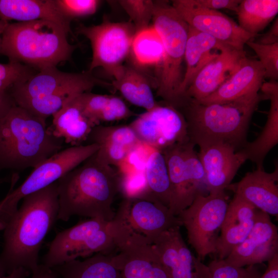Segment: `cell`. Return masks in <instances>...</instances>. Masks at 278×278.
Segmentation results:
<instances>
[{"label": "cell", "instance_id": "1", "mask_svg": "<svg viewBox=\"0 0 278 278\" xmlns=\"http://www.w3.org/2000/svg\"><path fill=\"white\" fill-rule=\"evenodd\" d=\"M22 200L4 229L0 277L19 268L31 274L38 267L43 241L57 220V181L25 197Z\"/></svg>", "mask_w": 278, "mask_h": 278}, {"label": "cell", "instance_id": "2", "mask_svg": "<svg viewBox=\"0 0 278 278\" xmlns=\"http://www.w3.org/2000/svg\"><path fill=\"white\" fill-rule=\"evenodd\" d=\"M95 153L57 181V220L66 221L73 216L108 222L113 219L112 204L120 192V177Z\"/></svg>", "mask_w": 278, "mask_h": 278}, {"label": "cell", "instance_id": "3", "mask_svg": "<svg viewBox=\"0 0 278 278\" xmlns=\"http://www.w3.org/2000/svg\"><path fill=\"white\" fill-rule=\"evenodd\" d=\"M252 91L234 100L224 103L202 104L184 98L177 108L184 116L190 142L195 145L223 143L236 151L248 142V130L259 102L266 99Z\"/></svg>", "mask_w": 278, "mask_h": 278}, {"label": "cell", "instance_id": "4", "mask_svg": "<svg viewBox=\"0 0 278 278\" xmlns=\"http://www.w3.org/2000/svg\"><path fill=\"white\" fill-rule=\"evenodd\" d=\"M46 120L15 105L0 119V170L35 168L62 149Z\"/></svg>", "mask_w": 278, "mask_h": 278}, {"label": "cell", "instance_id": "5", "mask_svg": "<svg viewBox=\"0 0 278 278\" xmlns=\"http://www.w3.org/2000/svg\"><path fill=\"white\" fill-rule=\"evenodd\" d=\"M57 24L45 20L10 23L3 35L0 54L9 62L20 63L38 71L70 60L77 45Z\"/></svg>", "mask_w": 278, "mask_h": 278}, {"label": "cell", "instance_id": "6", "mask_svg": "<svg viewBox=\"0 0 278 278\" xmlns=\"http://www.w3.org/2000/svg\"><path fill=\"white\" fill-rule=\"evenodd\" d=\"M152 21L164 48L157 95L166 104L177 108L180 100L179 89L183 78L182 64L189 26L173 6L165 1H154Z\"/></svg>", "mask_w": 278, "mask_h": 278}, {"label": "cell", "instance_id": "7", "mask_svg": "<svg viewBox=\"0 0 278 278\" xmlns=\"http://www.w3.org/2000/svg\"><path fill=\"white\" fill-rule=\"evenodd\" d=\"M98 149L96 144L71 146L61 150L34 168L19 187L11 189L0 201V230H4L18 210L19 203L25 197L57 182Z\"/></svg>", "mask_w": 278, "mask_h": 278}, {"label": "cell", "instance_id": "8", "mask_svg": "<svg viewBox=\"0 0 278 278\" xmlns=\"http://www.w3.org/2000/svg\"><path fill=\"white\" fill-rule=\"evenodd\" d=\"M111 225L121 278H171L152 244L132 229L123 213L115 214Z\"/></svg>", "mask_w": 278, "mask_h": 278}, {"label": "cell", "instance_id": "9", "mask_svg": "<svg viewBox=\"0 0 278 278\" xmlns=\"http://www.w3.org/2000/svg\"><path fill=\"white\" fill-rule=\"evenodd\" d=\"M111 221L90 218L59 232L50 244L42 264L51 268L79 257L109 253L115 249Z\"/></svg>", "mask_w": 278, "mask_h": 278}, {"label": "cell", "instance_id": "10", "mask_svg": "<svg viewBox=\"0 0 278 278\" xmlns=\"http://www.w3.org/2000/svg\"><path fill=\"white\" fill-rule=\"evenodd\" d=\"M191 142L173 145L161 152L167 168L171 188L169 209L177 216L199 195H207L204 171Z\"/></svg>", "mask_w": 278, "mask_h": 278}, {"label": "cell", "instance_id": "11", "mask_svg": "<svg viewBox=\"0 0 278 278\" xmlns=\"http://www.w3.org/2000/svg\"><path fill=\"white\" fill-rule=\"evenodd\" d=\"M228 203L224 192L199 195L178 218L186 228L188 240L197 258L204 260L215 253L216 242L227 213Z\"/></svg>", "mask_w": 278, "mask_h": 278}, {"label": "cell", "instance_id": "12", "mask_svg": "<svg viewBox=\"0 0 278 278\" xmlns=\"http://www.w3.org/2000/svg\"><path fill=\"white\" fill-rule=\"evenodd\" d=\"M76 32L88 39L91 45L92 58L88 70L101 67L112 76L130 54L136 31L129 21L113 22L104 18L98 25L80 24Z\"/></svg>", "mask_w": 278, "mask_h": 278}, {"label": "cell", "instance_id": "13", "mask_svg": "<svg viewBox=\"0 0 278 278\" xmlns=\"http://www.w3.org/2000/svg\"><path fill=\"white\" fill-rule=\"evenodd\" d=\"M95 86L113 90L111 83L97 78L89 70L80 73H69L53 66L38 71L24 82L14 85L8 92L15 101L50 95H77L91 92Z\"/></svg>", "mask_w": 278, "mask_h": 278}, {"label": "cell", "instance_id": "14", "mask_svg": "<svg viewBox=\"0 0 278 278\" xmlns=\"http://www.w3.org/2000/svg\"><path fill=\"white\" fill-rule=\"evenodd\" d=\"M128 125L142 143L160 152L190 141L184 116L175 107L166 103L158 104L137 115Z\"/></svg>", "mask_w": 278, "mask_h": 278}, {"label": "cell", "instance_id": "15", "mask_svg": "<svg viewBox=\"0 0 278 278\" xmlns=\"http://www.w3.org/2000/svg\"><path fill=\"white\" fill-rule=\"evenodd\" d=\"M172 6L189 27L238 50H244L246 43L255 37L224 14L203 7L195 0H175Z\"/></svg>", "mask_w": 278, "mask_h": 278}, {"label": "cell", "instance_id": "16", "mask_svg": "<svg viewBox=\"0 0 278 278\" xmlns=\"http://www.w3.org/2000/svg\"><path fill=\"white\" fill-rule=\"evenodd\" d=\"M277 253V228L269 215L257 209L249 235L223 259L228 264L244 267L268 262Z\"/></svg>", "mask_w": 278, "mask_h": 278}, {"label": "cell", "instance_id": "17", "mask_svg": "<svg viewBox=\"0 0 278 278\" xmlns=\"http://www.w3.org/2000/svg\"><path fill=\"white\" fill-rule=\"evenodd\" d=\"M120 205L129 225L151 244L164 232L182 226L168 207L151 198H124Z\"/></svg>", "mask_w": 278, "mask_h": 278}, {"label": "cell", "instance_id": "18", "mask_svg": "<svg viewBox=\"0 0 278 278\" xmlns=\"http://www.w3.org/2000/svg\"><path fill=\"white\" fill-rule=\"evenodd\" d=\"M199 147L198 155L204 171L208 194L224 192L247 160L239 151L225 143L204 144Z\"/></svg>", "mask_w": 278, "mask_h": 278}, {"label": "cell", "instance_id": "19", "mask_svg": "<svg viewBox=\"0 0 278 278\" xmlns=\"http://www.w3.org/2000/svg\"><path fill=\"white\" fill-rule=\"evenodd\" d=\"M245 57L244 50L230 46L224 47L199 72L185 92L182 99L200 101L211 95L233 74Z\"/></svg>", "mask_w": 278, "mask_h": 278}, {"label": "cell", "instance_id": "20", "mask_svg": "<svg viewBox=\"0 0 278 278\" xmlns=\"http://www.w3.org/2000/svg\"><path fill=\"white\" fill-rule=\"evenodd\" d=\"M257 209L234 194L228 204L220 234L216 242L217 258H225L236 246L247 238L253 227Z\"/></svg>", "mask_w": 278, "mask_h": 278}, {"label": "cell", "instance_id": "21", "mask_svg": "<svg viewBox=\"0 0 278 278\" xmlns=\"http://www.w3.org/2000/svg\"><path fill=\"white\" fill-rule=\"evenodd\" d=\"M278 168L272 172L256 168L232 185L234 194L268 215H278Z\"/></svg>", "mask_w": 278, "mask_h": 278}, {"label": "cell", "instance_id": "22", "mask_svg": "<svg viewBox=\"0 0 278 278\" xmlns=\"http://www.w3.org/2000/svg\"><path fill=\"white\" fill-rule=\"evenodd\" d=\"M87 141L98 146L95 155L99 161L115 168L141 142L128 125L95 126Z\"/></svg>", "mask_w": 278, "mask_h": 278}, {"label": "cell", "instance_id": "23", "mask_svg": "<svg viewBox=\"0 0 278 278\" xmlns=\"http://www.w3.org/2000/svg\"><path fill=\"white\" fill-rule=\"evenodd\" d=\"M270 106L265 126L259 135L251 142H247L238 150L245 158L256 166L264 168V162L268 153L278 143V82L270 80L263 82L260 89Z\"/></svg>", "mask_w": 278, "mask_h": 278}, {"label": "cell", "instance_id": "24", "mask_svg": "<svg viewBox=\"0 0 278 278\" xmlns=\"http://www.w3.org/2000/svg\"><path fill=\"white\" fill-rule=\"evenodd\" d=\"M265 79L264 68L258 60L246 56L233 74L214 93L198 102L204 105L224 103L260 90Z\"/></svg>", "mask_w": 278, "mask_h": 278}, {"label": "cell", "instance_id": "25", "mask_svg": "<svg viewBox=\"0 0 278 278\" xmlns=\"http://www.w3.org/2000/svg\"><path fill=\"white\" fill-rule=\"evenodd\" d=\"M226 46H229L189 26L184 54L186 71L179 89V104L199 72Z\"/></svg>", "mask_w": 278, "mask_h": 278}, {"label": "cell", "instance_id": "26", "mask_svg": "<svg viewBox=\"0 0 278 278\" xmlns=\"http://www.w3.org/2000/svg\"><path fill=\"white\" fill-rule=\"evenodd\" d=\"M0 20L29 22L45 20L54 22L72 33L71 21L59 11L54 0H0Z\"/></svg>", "mask_w": 278, "mask_h": 278}, {"label": "cell", "instance_id": "27", "mask_svg": "<svg viewBox=\"0 0 278 278\" xmlns=\"http://www.w3.org/2000/svg\"><path fill=\"white\" fill-rule=\"evenodd\" d=\"M76 96L52 116L53 124L49 127L55 137L62 139L71 146L82 145L95 126L82 112L75 100Z\"/></svg>", "mask_w": 278, "mask_h": 278}, {"label": "cell", "instance_id": "28", "mask_svg": "<svg viewBox=\"0 0 278 278\" xmlns=\"http://www.w3.org/2000/svg\"><path fill=\"white\" fill-rule=\"evenodd\" d=\"M112 76L113 90L119 91L132 105L149 111L159 104L154 99L151 82L139 68L122 65Z\"/></svg>", "mask_w": 278, "mask_h": 278}, {"label": "cell", "instance_id": "29", "mask_svg": "<svg viewBox=\"0 0 278 278\" xmlns=\"http://www.w3.org/2000/svg\"><path fill=\"white\" fill-rule=\"evenodd\" d=\"M75 98L83 114L95 126L137 115L116 96L87 92L76 95Z\"/></svg>", "mask_w": 278, "mask_h": 278}, {"label": "cell", "instance_id": "30", "mask_svg": "<svg viewBox=\"0 0 278 278\" xmlns=\"http://www.w3.org/2000/svg\"><path fill=\"white\" fill-rule=\"evenodd\" d=\"M62 278H121L115 254L100 252L51 268Z\"/></svg>", "mask_w": 278, "mask_h": 278}, {"label": "cell", "instance_id": "31", "mask_svg": "<svg viewBox=\"0 0 278 278\" xmlns=\"http://www.w3.org/2000/svg\"><path fill=\"white\" fill-rule=\"evenodd\" d=\"M277 0H244L236 13L238 25L245 31L255 36L276 16Z\"/></svg>", "mask_w": 278, "mask_h": 278}, {"label": "cell", "instance_id": "32", "mask_svg": "<svg viewBox=\"0 0 278 278\" xmlns=\"http://www.w3.org/2000/svg\"><path fill=\"white\" fill-rule=\"evenodd\" d=\"M130 53L137 67L161 66L164 48L161 38L152 25L135 33Z\"/></svg>", "mask_w": 278, "mask_h": 278}, {"label": "cell", "instance_id": "33", "mask_svg": "<svg viewBox=\"0 0 278 278\" xmlns=\"http://www.w3.org/2000/svg\"><path fill=\"white\" fill-rule=\"evenodd\" d=\"M145 174L147 193L144 197L152 198L169 208L170 183L166 162L160 151L155 150L151 154L146 163Z\"/></svg>", "mask_w": 278, "mask_h": 278}, {"label": "cell", "instance_id": "34", "mask_svg": "<svg viewBox=\"0 0 278 278\" xmlns=\"http://www.w3.org/2000/svg\"><path fill=\"white\" fill-rule=\"evenodd\" d=\"M239 267L216 258L207 266L201 263L197 267L199 278H259L261 274L254 266Z\"/></svg>", "mask_w": 278, "mask_h": 278}, {"label": "cell", "instance_id": "35", "mask_svg": "<svg viewBox=\"0 0 278 278\" xmlns=\"http://www.w3.org/2000/svg\"><path fill=\"white\" fill-rule=\"evenodd\" d=\"M119 4L129 16L136 32L146 28L152 19L154 1L150 0H123Z\"/></svg>", "mask_w": 278, "mask_h": 278}, {"label": "cell", "instance_id": "36", "mask_svg": "<svg viewBox=\"0 0 278 278\" xmlns=\"http://www.w3.org/2000/svg\"><path fill=\"white\" fill-rule=\"evenodd\" d=\"M37 72L20 63H0V91H8L14 85L24 82Z\"/></svg>", "mask_w": 278, "mask_h": 278}, {"label": "cell", "instance_id": "37", "mask_svg": "<svg viewBox=\"0 0 278 278\" xmlns=\"http://www.w3.org/2000/svg\"><path fill=\"white\" fill-rule=\"evenodd\" d=\"M247 44L255 53L265 72V78L277 81L278 79V43L263 45L248 41Z\"/></svg>", "mask_w": 278, "mask_h": 278}, {"label": "cell", "instance_id": "38", "mask_svg": "<svg viewBox=\"0 0 278 278\" xmlns=\"http://www.w3.org/2000/svg\"><path fill=\"white\" fill-rule=\"evenodd\" d=\"M155 150H157L140 142L128 153L115 169L119 176L145 171L148 158Z\"/></svg>", "mask_w": 278, "mask_h": 278}, {"label": "cell", "instance_id": "39", "mask_svg": "<svg viewBox=\"0 0 278 278\" xmlns=\"http://www.w3.org/2000/svg\"><path fill=\"white\" fill-rule=\"evenodd\" d=\"M62 14L72 21L74 19L94 14L100 3L97 0H54Z\"/></svg>", "mask_w": 278, "mask_h": 278}, {"label": "cell", "instance_id": "40", "mask_svg": "<svg viewBox=\"0 0 278 278\" xmlns=\"http://www.w3.org/2000/svg\"><path fill=\"white\" fill-rule=\"evenodd\" d=\"M120 177V192L124 198H140L147 193L145 171L137 172Z\"/></svg>", "mask_w": 278, "mask_h": 278}, {"label": "cell", "instance_id": "41", "mask_svg": "<svg viewBox=\"0 0 278 278\" xmlns=\"http://www.w3.org/2000/svg\"><path fill=\"white\" fill-rule=\"evenodd\" d=\"M194 257L181 236L179 243L178 260L169 271L171 278H199Z\"/></svg>", "mask_w": 278, "mask_h": 278}, {"label": "cell", "instance_id": "42", "mask_svg": "<svg viewBox=\"0 0 278 278\" xmlns=\"http://www.w3.org/2000/svg\"><path fill=\"white\" fill-rule=\"evenodd\" d=\"M241 1L239 0H195L199 5L211 9H227L237 12Z\"/></svg>", "mask_w": 278, "mask_h": 278}, {"label": "cell", "instance_id": "43", "mask_svg": "<svg viewBox=\"0 0 278 278\" xmlns=\"http://www.w3.org/2000/svg\"><path fill=\"white\" fill-rule=\"evenodd\" d=\"M263 45H271L278 43V19L273 22L269 30L261 36L257 42Z\"/></svg>", "mask_w": 278, "mask_h": 278}, {"label": "cell", "instance_id": "44", "mask_svg": "<svg viewBox=\"0 0 278 278\" xmlns=\"http://www.w3.org/2000/svg\"><path fill=\"white\" fill-rule=\"evenodd\" d=\"M15 105L12 97L7 91H0V119L5 116Z\"/></svg>", "mask_w": 278, "mask_h": 278}, {"label": "cell", "instance_id": "45", "mask_svg": "<svg viewBox=\"0 0 278 278\" xmlns=\"http://www.w3.org/2000/svg\"><path fill=\"white\" fill-rule=\"evenodd\" d=\"M268 262L266 270L259 278H278V253Z\"/></svg>", "mask_w": 278, "mask_h": 278}, {"label": "cell", "instance_id": "46", "mask_svg": "<svg viewBox=\"0 0 278 278\" xmlns=\"http://www.w3.org/2000/svg\"><path fill=\"white\" fill-rule=\"evenodd\" d=\"M31 278H58V275L52 268L39 264L37 269L31 273Z\"/></svg>", "mask_w": 278, "mask_h": 278}, {"label": "cell", "instance_id": "47", "mask_svg": "<svg viewBox=\"0 0 278 278\" xmlns=\"http://www.w3.org/2000/svg\"><path fill=\"white\" fill-rule=\"evenodd\" d=\"M30 272L23 268H19L13 271L10 274L1 276L0 278H27Z\"/></svg>", "mask_w": 278, "mask_h": 278}, {"label": "cell", "instance_id": "48", "mask_svg": "<svg viewBox=\"0 0 278 278\" xmlns=\"http://www.w3.org/2000/svg\"><path fill=\"white\" fill-rule=\"evenodd\" d=\"M9 22L0 20V51L1 49L2 35L3 32Z\"/></svg>", "mask_w": 278, "mask_h": 278}]
</instances>
